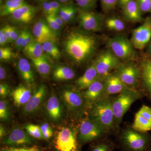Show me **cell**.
<instances>
[{
    "label": "cell",
    "mask_w": 151,
    "mask_h": 151,
    "mask_svg": "<svg viewBox=\"0 0 151 151\" xmlns=\"http://www.w3.org/2000/svg\"><path fill=\"white\" fill-rule=\"evenodd\" d=\"M82 31H73L66 36L64 49L68 56L73 62L79 64L90 58L96 50L97 38Z\"/></svg>",
    "instance_id": "cell-1"
},
{
    "label": "cell",
    "mask_w": 151,
    "mask_h": 151,
    "mask_svg": "<svg viewBox=\"0 0 151 151\" xmlns=\"http://www.w3.org/2000/svg\"><path fill=\"white\" fill-rule=\"evenodd\" d=\"M118 140L122 151H149L151 136L133 129H128L119 135Z\"/></svg>",
    "instance_id": "cell-2"
},
{
    "label": "cell",
    "mask_w": 151,
    "mask_h": 151,
    "mask_svg": "<svg viewBox=\"0 0 151 151\" xmlns=\"http://www.w3.org/2000/svg\"><path fill=\"white\" fill-rule=\"evenodd\" d=\"M91 116L92 120L101 125L106 131L111 129L115 121L113 103L108 99L97 101L92 107Z\"/></svg>",
    "instance_id": "cell-3"
},
{
    "label": "cell",
    "mask_w": 151,
    "mask_h": 151,
    "mask_svg": "<svg viewBox=\"0 0 151 151\" xmlns=\"http://www.w3.org/2000/svg\"><path fill=\"white\" fill-rule=\"evenodd\" d=\"M106 130L92 120L81 122L78 134V141L81 145L99 140L105 137Z\"/></svg>",
    "instance_id": "cell-4"
},
{
    "label": "cell",
    "mask_w": 151,
    "mask_h": 151,
    "mask_svg": "<svg viewBox=\"0 0 151 151\" xmlns=\"http://www.w3.org/2000/svg\"><path fill=\"white\" fill-rule=\"evenodd\" d=\"M53 145L55 151H81L78 134L70 128H63L57 134Z\"/></svg>",
    "instance_id": "cell-5"
},
{
    "label": "cell",
    "mask_w": 151,
    "mask_h": 151,
    "mask_svg": "<svg viewBox=\"0 0 151 151\" xmlns=\"http://www.w3.org/2000/svg\"><path fill=\"white\" fill-rule=\"evenodd\" d=\"M108 45L109 50L120 60H128L134 57V48L130 40L125 36L116 35L110 38Z\"/></svg>",
    "instance_id": "cell-6"
},
{
    "label": "cell",
    "mask_w": 151,
    "mask_h": 151,
    "mask_svg": "<svg viewBox=\"0 0 151 151\" xmlns=\"http://www.w3.org/2000/svg\"><path fill=\"white\" fill-rule=\"evenodd\" d=\"M139 97V94L132 89H127L120 93L113 102L115 120L120 123L132 104Z\"/></svg>",
    "instance_id": "cell-7"
},
{
    "label": "cell",
    "mask_w": 151,
    "mask_h": 151,
    "mask_svg": "<svg viewBox=\"0 0 151 151\" xmlns=\"http://www.w3.org/2000/svg\"><path fill=\"white\" fill-rule=\"evenodd\" d=\"M77 19L80 27L86 32L101 31L104 25L105 20L103 15L93 11H83L78 9Z\"/></svg>",
    "instance_id": "cell-8"
},
{
    "label": "cell",
    "mask_w": 151,
    "mask_h": 151,
    "mask_svg": "<svg viewBox=\"0 0 151 151\" xmlns=\"http://www.w3.org/2000/svg\"><path fill=\"white\" fill-rule=\"evenodd\" d=\"M151 39V17H148L142 24L132 31L130 41L134 48L142 50L149 44Z\"/></svg>",
    "instance_id": "cell-9"
},
{
    "label": "cell",
    "mask_w": 151,
    "mask_h": 151,
    "mask_svg": "<svg viewBox=\"0 0 151 151\" xmlns=\"http://www.w3.org/2000/svg\"><path fill=\"white\" fill-rule=\"evenodd\" d=\"M94 64L100 76L106 77L111 70L121 65L120 60L109 50L101 53Z\"/></svg>",
    "instance_id": "cell-10"
},
{
    "label": "cell",
    "mask_w": 151,
    "mask_h": 151,
    "mask_svg": "<svg viewBox=\"0 0 151 151\" xmlns=\"http://www.w3.org/2000/svg\"><path fill=\"white\" fill-rule=\"evenodd\" d=\"M6 147H23L32 145L34 142L33 138L24 130L19 128L13 129L9 134L2 140Z\"/></svg>",
    "instance_id": "cell-11"
},
{
    "label": "cell",
    "mask_w": 151,
    "mask_h": 151,
    "mask_svg": "<svg viewBox=\"0 0 151 151\" xmlns=\"http://www.w3.org/2000/svg\"><path fill=\"white\" fill-rule=\"evenodd\" d=\"M63 102L71 113H78L83 108L84 100L78 89L67 88L63 89L60 94Z\"/></svg>",
    "instance_id": "cell-12"
},
{
    "label": "cell",
    "mask_w": 151,
    "mask_h": 151,
    "mask_svg": "<svg viewBox=\"0 0 151 151\" xmlns=\"http://www.w3.org/2000/svg\"><path fill=\"white\" fill-rule=\"evenodd\" d=\"M133 129L148 133L151 130V108L147 105L142 106L135 114L133 123Z\"/></svg>",
    "instance_id": "cell-13"
},
{
    "label": "cell",
    "mask_w": 151,
    "mask_h": 151,
    "mask_svg": "<svg viewBox=\"0 0 151 151\" xmlns=\"http://www.w3.org/2000/svg\"><path fill=\"white\" fill-rule=\"evenodd\" d=\"M32 33L35 40L42 44L47 41L55 42L56 40L55 33L49 27L46 21L43 19L36 22L33 28Z\"/></svg>",
    "instance_id": "cell-14"
},
{
    "label": "cell",
    "mask_w": 151,
    "mask_h": 151,
    "mask_svg": "<svg viewBox=\"0 0 151 151\" xmlns=\"http://www.w3.org/2000/svg\"><path fill=\"white\" fill-rule=\"evenodd\" d=\"M118 68L117 74L125 85L130 86L137 85L139 76V71L137 66L129 64L121 65Z\"/></svg>",
    "instance_id": "cell-15"
},
{
    "label": "cell",
    "mask_w": 151,
    "mask_h": 151,
    "mask_svg": "<svg viewBox=\"0 0 151 151\" xmlns=\"http://www.w3.org/2000/svg\"><path fill=\"white\" fill-rule=\"evenodd\" d=\"M47 94L46 87L41 85L35 90L27 103L24 105L23 112L25 114L35 113L40 107Z\"/></svg>",
    "instance_id": "cell-16"
},
{
    "label": "cell",
    "mask_w": 151,
    "mask_h": 151,
    "mask_svg": "<svg viewBox=\"0 0 151 151\" xmlns=\"http://www.w3.org/2000/svg\"><path fill=\"white\" fill-rule=\"evenodd\" d=\"M37 9L34 6L27 4L20 7L11 15L14 21L22 23L28 24L35 17Z\"/></svg>",
    "instance_id": "cell-17"
},
{
    "label": "cell",
    "mask_w": 151,
    "mask_h": 151,
    "mask_svg": "<svg viewBox=\"0 0 151 151\" xmlns=\"http://www.w3.org/2000/svg\"><path fill=\"white\" fill-rule=\"evenodd\" d=\"M47 114L53 122H58L62 118L63 108L61 103L55 94H52L49 98L46 106Z\"/></svg>",
    "instance_id": "cell-18"
},
{
    "label": "cell",
    "mask_w": 151,
    "mask_h": 151,
    "mask_svg": "<svg viewBox=\"0 0 151 151\" xmlns=\"http://www.w3.org/2000/svg\"><path fill=\"white\" fill-rule=\"evenodd\" d=\"M100 77L94 63L86 70L83 75L76 81L75 84L78 89H86L94 81L99 79Z\"/></svg>",
    "instance_id": "cell-19"
},
{
    "label": "cell",
    "mask_w": 151,
    "mask_h": 151,
    "mask_svg": "<svg viewBox=\"0 0 151 151\" xmlns=\"http://www.w3.org/2000/svg\"><path fill=\"white\" fill-rule=\"evenodd\" d=\"M122 13L124 18L132 22H141L144 20L136 0H133L124 6Z\"/></svg>",
    "instance_id": "cell-20"
},
{
    "label": "cell",
    "mask_w": 151,
    "mask_h": 151,
    "mask_svg": "<svg viewBox=\"0 0 151 151\" xmlns=\"http://www.w3.org/2000/svg\"><path fill=\"white\" fill-rule=\"evenodd\" d=\"M127 85L123 83L117 74L108 75L105 81V90L108 94L121 93L126 89Z\"/></svg>",
    "instance_id": "cell-21"
},
{
    "label": "cell",
    "mask_w": 151,
    "mask_h": 151,
    "mask_svg": "<svg viewBox=\"0 0 151 151\" xmlns=\"http://www.w3.org/2000/svg\"><path fill=\"white\" fill-rule=\"evenodd\" d=\"M105 90V81L99 78L86 89L84 93V98L89 102L97 100Z\"/></svg>",
    "instance_id": "cell-22"
},
{
    "label": "cell",
    "mask_w": 151,
    "mask_h": 151,
    "mask_svg": "<svg viewBox=\"0 0 151 151\" xmlns=\"http://www.w3.org/2000/svg\"><path fill=\"white\" fill-rule=\"evenodd\" d=\"M12 95L15 105L17 106L25 105L32 96L30 89L22 85L14 89Z\"/></svg>",
    "instance_id": "cell-23"
},
{
    "label": "cell",
    "mask_w": 151,
    "mask_h": 151,
    "mask_svg": "<svg viewBox=\"0 0 151 151\" xmlns=\"http://www.w3.org/2000/svg\"><path fill=\"white\" fill-rule=\"evenodd\" d=\"M18 68L22 78L29 85H32L35 81L34 73L27 60L20 58L18 63Z\"/></svg>",
    "instance_id": "cell-24"
},
{
    "label": "cell",
    "mask_w": 151,
    "mask_h": 151,
    "mask_svg": "<svg viewBox=\"0 0 151 151\" xmlns=\"http://www.w3.org/2000/svg\"><path fill=\"white\" fill-rule=\"evenodd\" d=\"M78 8L72 4H63L57 14L64 22L72 21L78 15Z\"/></svg>",
    "instance_id": "cell-25"
},
{
    "label": "cell",
    "mask_w": 151,
    "mask_h": 151,
    "mask_svg": "<svg viewBox=\"0 0 151 151\" xmlns=\"http://www.w3.org/2000/svg\"><path fill=\"white\" fill-rule=\"evenodd\" d=\"M142 77L145 89L151 99V58L142 63Z\"/></svg>",
    "instance_id": "cell-26"
},
{
    "label": "cell",
    "mask_w": 151,
    "mask_h": 151,
    "mask_svg": "<svg viewBox=\"0 0 151 151\" xmlns=\"http://www.w3.org/2000/svg\"><path fill=\"white\" fill-rule=\"evenodd\" d=\"M53 76L54 79L58 81H68L74 78L75 73L70 67L58 66L53 70Z\"/></svg>",
    "instance_id": "cell-27"
},
{
    "label": "cell",
    "mask_w": 151,
    "mask_h": 151,
    "mask_svg": "<svg viewBox=\"0 0 151 151\" xmlns=\"http://www.w3.org/2000/svg\"><path fill=\"white\" fill-rule=\"evenodd\" d=\"M24 54L31 58H37L43 55L44 52L42 45L37 41L33 40L23 49Z\"/></svg>",
    "instance_id": "cell-28"
},
{
    "label": "cell",
    "mask_w": 151,
    "mask_h": 151,
    "mask_svg": "<svg viewBox=\"0 0 151 151\" xmlns=\"http://www.w3.org/2000/svg\"><path fill=\"white\" fill-rule=\"evenodd\" d=\"M38 73L42 76H46L50 73L51 66L48 60L45 55L31 59Z\"/></svg>",
    "instance_id": "cell-29"
},
{
    "label": "cell",
    "mask_w": 151,
    "mask_h": 151,
    "mask_svg": "<svg viewBox=\"0 0 151 151\" xmlns=\"http://www.w3.org/2000/svg\"><path fill=\"white\" fill-rule=\"evenodd\" d=\"M26 4V3L25 1L17 2L12 0H6V1L1 6L0 15L1 17L11 15L14 11Z\"/></svg>",
    "instance_id": "cell-30"
},
{
    "label": "cell",
    "mask_w": 151,
    "mask_h": 151,
    "mask_svg": "<svg viewBox=\"0 0 151 151\" xmlns=\"http://www.w3.org/2000/svg\"><path fill=\"white\" fill-rule=\"evenodd\" d=\"M104 25L110 30L121 32L125 28V23L121 19L116 17H111L105 19Z\"/></svg>",
    "instance_id": "cell-31"
},
{
    "label": "cell",
    "mask_w": 151,
    "mask_h": 151,
    "mask_svg": "<svg viewBox=\"0 0 151 151\" xmlns=\"http://www.w3.org/2000/svg\"><path fill=\"white\" fill-rule=\"evenodd\" d=\"M90 151H113L115 145L113 142L105 138L95 141Z\"/></svg>",
    "instance_id": "cell-32"
},
{
    "label": "cell",
    "mask_w": 151,
    "mask_h": 151,
    "mask_svg": "<svg viewBox=\"0 0 151 151\" xmlns=\"http://www.w3.org/2000/svg\"><path fill=\"white\" fill-rule=\"evenodd\" d=\"M42 45L44 52H45L54 59H59L61 54L55 42H45Z\"/></svg>",
    "instance_id": "cell-33"
},
{
    "label": "cell",
    "mask_w": 151,
    "mask_h": 151,
    "mask_svg": "<svg viewBox=\"0 0 151 151\" xmlns=\"http://www.w3.org/2000/svg\"><path fill=\"white\" fill-rule=\"evenodd\" d=\"M24 128L28 134L33 139H44L43 135L40 127L34 124H29L26 125Z\"/></svg>",
    "instance_id": "cell-34"
},
{
    "label": "cell",
    "mask_w": 151,
    "mask_h": 151,
    "mask_svg": "<svg viewBox=\"0 0 151 151\" xmlns=\"http://www.w3.org/2000/svg\"><path fill=\"white\" fill-rule=\"evenodd\" d=\"M97 0H75L79 9L92 11L97 4Z\"/></svg>",
    "instance_id": "cell-35"
},
{
    "label": "cell",
    "mask_w": 151,
    "mask_h": 151,
    "mask_svg": "<svg viewBox=\"0 0 151 151\" xmlns=\"http://www.w3.org/2000/svg\"><path fill=\"white\" fill-rule=\"evenodd\" d=\"M10 116L8 104L6 101H0V119L3 121L8 120Z\"/></svg>",
    "instance_id": "cell-36"
},
{
    "label": "cell",
    "mask_w": 151,
    "mask_h": 151,
    "mask_svg": "<svg viewBox=\"0 0 151 151\" xmlns=\"http://www.w3.org/2000/svg\"><path fill=\"white\" fill-rule=\"evenodd\" d=\"M1 151H42L41 149L36 146L28 147H6L1 149Z\"/></svg>",
    "instance_id": "cell-37"
},
{
    "label": "cell",
    "mask_w": 151,
    "mask_h": 151,
    "mask_svg": "<svg viewBox=\"0 0 151 151\" xmlns=\"http://www.w3.org/2000/svg\"><path fill=\"white\" fill-rule=\"evenodd\" d=\"M103 11L108 12L113 10L119 4V0H100Z\"/></svg>",
    "instance_id": "cell-38"
},
{
    "label": "cell",
    "mask_w": 151,
    "mask_h": 151,
    "mask_svg": "<svg viewBox=\"0 0 151 151\" xmlns=\"http://www.w3.org/2000/svg\"><path fill=\"white\" fill-rule=\"evenodd\" d=\"M142 14L151 13V0H136Z\"/></svg>",
    "instance_id": "cell-39"
},
{
    "label": "cell",
    "mask_w": 151,
    "mask_h": 151,
    "mask_svg": "<svg viewBox=\"0 0 151 151\" xmlns=\"http://www.w3.org/2000/svg\"><path fill=\"white\" fill-rule=\"evenodd\" d=\"M43 134L44 139L49 141L53 137V132L50 126L47 123H45L40 126Z\"/></svg>",
    "instance_id": "cell-40"
},
{
    "label": "cell",
    "mask_w": 151,
    "mask_h": 151,
    "mask_svg": "<svg viewBox=\"0 0 151 151\" xmlns=\"http://www.w3.org/2000/svg\"><path fill=\"white\" fill-rule=\"evenodd\" d=\"M13 55L12 50L9 47H1L0 48V59L1 61L9 60Z\"/></svg>",
    "instance_id": "cell-41"
},
{
    "label": "cell",
    "mask_w": 151,
    "mask_h": 151,
    "mask_svg": "<svg viewBox=\"0 0 151 151\" xmlns=\"http://www.w3.org/2000/svg\"><path fill=\"white\" fill-rule=\"evenodd\" d=\"M46 21L49 27L55 32L59 31L60 27L57 23L53 17V15L46 16Z\"/></svg>",
    "instance_id": "cell-42"
},
{
    "label": "cell",
    "mask_w": 151,
    "mask_h": 151,
    "mask_svg": "<svg viewBox=\"0 0 151 151\" xmlns=\"http://www.w3.org/2000/svg\"><path fill=\"white\" fill-rule=\"evenodd\" d=\"M40 3L41 9L46 16L55 14L54 11L50 6L49 1H45Z\"/></svg>",
    "instance_id": "cell-43"
},
{
    "label": "cell",
    "mask_w": 151,
    "mask_h": 151,
    "mask_svg": "<svg viewBox=\"0 0 151 151\" xmlns=\"http://www.w3.org/2000/svg\"><path fill=\"white\" fill-rule=\"evenodd\" d=\"M10 92V89L8 85L6 84H0V96L1 98H5Z\"/></svg>",
    "instance_id": "cell-44"
},
{
    "label": "cell",
    "mask_w": 151,
    "mask_h": 151,
    "mask_svg": "<svg viewBox=\"0 0 151 151\" xmlns=\"http://www.w3.org/2000/svg\"><path fill=\"white\" fill-rule=\"evenodd\" d=\"M27 29H24L22 31L19 35L18 37L17 38L15 42L16 47L17 49H21L22 44L23 42L26 33Z\"/></svg>",
    "instance_id": "cell-45"
},
{
    "label": "cell",
    "mask_w": 151,
    "mask_h": 151,
    "mask_svg": "<svg viewBox=\"0 0 151 151\" xmlns=\"http://www.w3.org/2000/svg\"><path fill=\"white\" fill-rule=\"evenodd\" d=\"M20 33L19 32L18 30L16 28L14 27H11L10 38V42H15L17 39Z\"/></svg>",
    "instance_id": "cell-46"
},
{
    "label": "cell",
    "mask_w": 151,
    "mask_h": 151,
    "mask_svg": "<svg viewBox=\"0 0 151 151\" xmlns=\"http://www.w3.org/2000/svg\"><path fill=\"white\" fill-rule=\"evenodd\" d=\"M50 4L52 8L53 9L55 14H58L59 12L60 9L63 5L62 4L60 3L58 1L56 0H52L49 1Z\"/></svg>",
    "instance_id": "cell-47"
},
{
    "label": "cell",
    "mask_w": 151,
    "mask_h": 151,
    "mask_svg": "<svg viewBox=\"0 0 151 151\" xmlns=\"http://www.w3.org/2000/svg\"><path fill=\"white\" fill-rule=\"evenodd\" d=\"M33 40V39L32 35L27 30L23 42L22 44L21 49H23L29 43L31 42Z\"/></svg>",
    "instance_id": "cell-48"
},
{
    "label": "cell",
    "mask_w": 151,
    "mask_h": 151,
    "mask_svg": "<svg viewBox=\"0 0 151 151\" xmlns=\"http://www.w3.org/2000/svg\"><path fill=\"white\" fill-rule=\"evenodd\" d=\"M7 42H9L8 40L5 35L3 28H2L0 30V45L1 46H3Z\"/></svg>",
    "instance_id": "cell-49"
},
{
    "label": "cell",
    "mask_w": 151,
    "mask_h": 151,
    "mask_svg": "<svg viewBox=\"0 0 151 151\" xmlns=\"http://www.w3.org/2000/svg\"><path fill=\"white\" fill-rule=\"evenodd\" d=\"M11 27L12 26L9 25H6L4 27H3L5 35H6V37L7 39L9 42L10 38Z\"/></svg>",
    "instance_id": "cell-50"
},
{
    "label": "cell",
    "mask_w": 151,
    "mask_h": 151,
    "mask_svg": "<svg viewBox=\"0 0 151 151\" xmlns=\"http://www.w3.org/2000/svg\"><path fill=\"white\" fill-rule=\"evenodd\" d=\"M52 15H53V17H54L55 20V21H56L57 23L59 25L60 27H62L64 25L65 22H63L62 19H61L57 14Z\"/></svg>",
    "instance_id": "cell-51"
},
{
    "label": "cell",
    "mask_w": 151,
    "mask_h": 151,
    "mask_svg": "<svg viewBox=\"0 0 151 151\" xmlns=\"http://www.w3.org/2000/svg\"><path fill=\"white\" fill-rule=\"evenodd\" d=\"M6 132L5 129L1 125L0 127V138L1 140H2L6 136Z\"/></svg>",
    "instance_id": "cell-52"
},
{
    "label": "cell",
    "mask_w": 151,
    "mask_h": 151,
    "mask_svg": "<svg viewBox=\"0 0 151 151\" xmlns=\"http://www.w3.org/2000/svg\"><path fill=\"white\" fill-rule=\"evenodd\" d=\"M6 73L5 69L1 65L0 67V79L1 80H3L5 78Z\"/></svg>",
    "instance_id": "cell-53"
},
{
    "label": "cell",
    "mask_w": 151,
    "mask_h": 151,
    "mask_svg": "<svg viewBox=\"0 0 151 151\" xmlns=\"http://www.w3.org/2000/svg\"><path fill=\"white\" fill-rule=\"evenodd\" d=\"M132 1L133 0H119L118 5L121 8H123L124 6Z\"/></svg>",
    "instance_id": "cell-54"
},
{
    "label": "cell",
    "mask_w": 151,
    "mask_h": 151,
    "mask_svg": "<svg viewBox=\"0 0 151 151\" xmlns=\"http://www.w3.org/2000/svg\"><path fill=\"white\" fill-rule=\"evenodd\" d=\"M147 55L151 56V41L150 42L147 49Z\"/></svg>",
    "instance_id": "cell-55"
},
{
    "label": "cell",
    "mask_w": 151,
    "mask_h": 151,
    "mask_svg": "<svg viewBox=\"0 0 151 151\" xmlns=\"http://www.w3.org/2000/svg\"><path fill=\"white\" fill-rule=\"evenodd\" d=\"M57 1L62 4H68L71 0H57Z\"/></svg>",
    "instance_id": "cell-56"
},
{
    "label": "cell",
    "mask_w": 151,
    "mask_h": 151,
    "mask_svg": "<svg viewBox=\"0 0 151 151\" xmlns=\"http://www.w3.org/2000/svg\"><path fill=\"white\" fill-rule=\"evenodd\" d=\"M35 1L38 2H41L45 1H50L52 0H34Z\"/></svg>",
    "instance_id": "cell-57"
},
{
    "label": "cell",
    "mask_w": 151,
    "mask_h": 151,
    "mask_svg": "<svg viewBox=\"0 0 151 151\" xmlns=\"http://www.w3.org/2000/svg\"><path fill=\"white\" fill-rule=\"evenodd\" d=\"M14 1L17 2H22L24 1V0H12Z\"/></svg>",
    "instance_id": "cell-58"
},
{
    "label": "cell",
    "mask_w": 151,
    "mask_h": 151,
    "mask_svg": "<svg viewBox=\"0 0 151 151\" xmlns=\"http://www.w3.org/2000/svg\"><path fill=\"white\" fill-rule=\"evenodd\" d=\"M151 151V147L150 149V151Z\"/></svg>",
    "instance_id": "cell-59"
}]
</instances>
